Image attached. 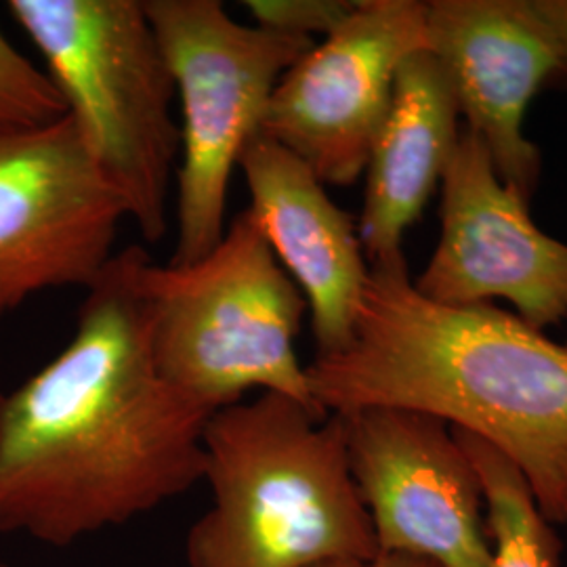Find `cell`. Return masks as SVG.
I'll use <instances>...</instances> for the list:
<instances>
[{
  "label": "cell",
  "mask_w": 567,
  "mask_h": 567,
  "mask_svg": "<svg viewBox=\"0 0 567 567\" xmlns=\"http://www.w3.org/2000/svg\"><path fill=\"white\" fill-rule=\"evenodd\" d=\"M452 435L482 486L492 543L489 567H561V540L538 507L524 473L484 440L461 429H452Z\"/></svg>",
  "instance_id": "5bb4252c"
},
{
  "label": "cell",
  "mask_w": 567,
  "mask_h": 567,
  "mask_svg": "<svg viewBox=\"0 0 567 567\" xmlns=\"http://www.w3.org/2000/svg\"><path fill=\"white\" fill-rule=\"evenodd\" d=\"M244 9L255 25L284 37H328L351 13L347 0H246Z\"/></svg>",
  "instance_id": "2e32d148"
},
{
  "label": "cell",
  "mask_w": 567,
  "mask_h": 567,
  "mask_svg": "<svg viewBox=\"0 0 567 567\" xmlns=\"http://www.w3.org/2000/svg\"><path fill=\"white\" fill-rule=\"evenodd\" d=\"M182 107L171 265L200 261L227 229L246 145L264 131L284 74L316 44L234 20L219 0H143Z\"/></svg>",
  "instance_id": "8992f818"
},
{
  "label": "cell",
  "mask_w": 567,
  "mask_h": 567,
  "mask_svg": "<svg viewBox=\"0 0 567 567\" xmlns=\"http://www.w3.org/2000/svg\"><path fill=\"white\" fill-rule=\"evenodd\" d=\"M126 204L65 114L0 137V318L30 297L89 288L112 261Z\"/></svg>",
  "instance_id": "52a82bcc"
},
{
  "label": "cell",
  "mask_w": 567,
  "mask_h": 567,
  "mask_svg": "<svg viewBox=\"0 0 567 567\" xmlns=\"http://www.w3.org/2000/svg\"><path fill=\"white\" fill-rule=\"evenodd\" d=\"M238 166L248 213L303 292L318 355L341 351L353 339L370 276L358 225L299 156L265 135L246 145Z\"/></svg>",
  "instance_id": "7c38bea8"
},
{
  "label": "cell",
  "mask_w": 567,
  "mask_h": 567,
  "mask_svg": "<svg viewBox=\"0 0 567 567\" xmlns=\"http://www.w3.org/2000/svg\"><path fill=\"white\" fill-rule=\"evenodd\" d=\"M63 116L65 105L47 72L0 30V137L41 128Z\"/></svg>",
  "instance_id": "9a60e30c"
},
{
  "label": "cell",
  "mask_w": 567,
  "mask_h": 567,
  "mask_svg": "<svg viewBox=\"0 0 567 567\" xmlns=\"http://www.w3.org/2000/svg\"><path fill=\"white\" fill-rule=\"evenodd\" d=\"M429 49L426 2L358 0L278 82L261 135L299 156L324 185L364 175L398 70Z\"/></svg>",
  "instance_id": "ba28073f"
},
{
  "label": "cell",
  "mask_w": 567,
  "mask_h": 567,
  "mask_svg": "<svg viewBox=\"0 0 567 567\" xmlns=\"http://www.w3.org/2000/svg\"><path fill=\"white\" fill-rule=\"evenodd\" d=\"M426 44L446 70L466 128L486 145L508 189L529 204L540 152L524 135V116L538 89L564 68L536 2L431 0Z\"/></svg>",
  "instance_id": "8fae6325"
},
{
  "label": "cell",
  "mask_w": 567,
  "mask_h": 567,
  "mask_svg": "<svg viewBox=\"0 0 567 567\" xmlns=\"http://www.w3.org/2000/svg\"><path fill=\"white\" fill-rule=\"evenodd\" d=\"M564 526H566V527H567V517H566V524H564ZM566 567H567V566H566Z\"/></svg>",
  "instance_id": "ffe728a7"
},
{
  "label": "cell",
  "mask_w": 567,
  "mask_h": 567,
  "mask_svg": "<svg viewBox=\"0 0 567 567\" xmlns=\"http://www.w3.org/2000/svg\"><path fill=\"white\" fill-rule=\"evenodd\" d=\"M0 567H13V566H9V564H2V561H0Z\"/></svg>",
  "instance_id": "d6986e66"
},
{
  "label": "cell",
  "mask_w": 567,
  "mask_h": 567,
  "mask_svg": "<svg viewBox=\"0 0 567 567\" xmlns=\"http://www.w3.org/2000/svg\"><path fill=\"white\" fill-rule=\"evenodd\" d=\"M145 257L143 246L116 252L68 344L0 393V534L70 547L203 482L213 412L156 368L137 282Z\"/></svg>",
  "instance_id": "6da1fadb"
},
{
  "label": "cell",
  "mask_w": 567,
  "mask_h": 567,
  "mask_svg": "<svg viewBox=\"0 0 567 567\" xmlns=\"http://www.w3.org/2000/svg\"><path fill=\"white\" fill-rule=\"evenodd\" d=\"M318 567H442L433 561H426L421 557L412 555H400V553H379L372 559L362 561H337V564H324Z\"/></svg>",
  "instance_id": "ac0fdd59"
},
{
  "label": "cell",
  "mask_w": 567,
  "mask_h": 567,
  "mask_svg": "<svg viewBox=\"0 0 567 567\" xmlns=\"http://www.w3.org/2000/svg\"><path fill=\"white\" fill-rule=\"evenodd\" d=\"M137 282L156 368L185 398L215 414L259 391L324 412L297 355L303 292L248 208L200 261L156 265L147 255Z\"/></svg>",
  "instance_id": "277c9868"
},
{
  "label": "cell",
  "mask_w": 567,
  "mask_h": 567,
  "mask_svg": "<svg viewBox=\"0 0 567 567\" xmlns=\"http://www.w3.org/2000/svg\"><path fill=\"white\" fill-rule=\"evenodd\" d=\"M326 414L395 408L501 450L550 524L567 517V349L494 305L423 297L404 255L370 265L353 339L307 365Z\"/></svg>",
  "instance_id": "7a4b0ae2"
},
{
  "label": "cell",
  "mask_w": 567,
  "mask_h": 567,
  "mask_svg": "<svg viewBox=\"0 0 567 567\" xmlns=\"http://www.w3.org/2000/svg\"><path fill=\"white\" fill-rule=\"evenodd\" d=\"M458 118L442 61L429 49L405 58L365 164L358 234L368 265L404 255L405 231L444 177L461 133Z\"/></svg>",
  "instance_id": "4fadbf2b"
},
{
  "label": "cell",
  "mask_w": 567,
  "mask_h": 567,
  "mask_svg": "<svg viewBox=\"0 0 567 567\" xmlns=\"http://www.w3.org/2000/svg\"><path fill=\"white\" fill-rule=\"evenodd\" d=\"M213 505L187 567H318L379 555L339 414L278 393L217 410L204 429Z\"/></svg>",
  "instance_id": "3957f363"
},
{
  "label": "cell",
  "mask_w": 567,
  "mask_h": 567,
  "mask_svg": "<svg viewBox=\"0 0 567 567\" xmlns=\"http://www.w3.org/2000/svg\"><path fill=\"white\" fill-rule=\"evenodd\" d=\"M442 236L416 290L444 305L505 299L543 330L567 318V244L529 219L486 145L461 128L442 177Z\"/></svg>",
  "instance_id": "30bf717a"
},
{
  "label": "cell",
  "mask_w": 567,
  "mask_h": 567,
  "mask_svg": "<svg viewBox=\"0 0 567 567\" xmlns=\"http://www.w3.org/2000/svg\"><path fill=\"white\" fill-rule=\"evenodd\" d=\"M143 243L168 231L182 156L173 74L143 0H9Z\"/></svg>",
  "instance_id": "5b68a950"
},
{
  "label": "cell",
  "mask_w": 567,
  "mask_h": 567,
  "mask_svg": "<svg viewBox=\"0 0 567 567\" xmlns=\"http://www.w3.org/2000/svg\"><path fill=\"white\" fill-rule=\"evenodd\" d=\"M566 349H567V343H566Z\"/></svg>",
  "instance_id": "44dd1931"
},
{
  "label": "cell",
  "mask_w": 567,
  "mask_h": 567,
  "mask_svg": "<svg viewBox=\"0 0 567 567\" xmlns=\"http://www.w3.org/2000/svg\"><path fill=\"white\" fill-rule=\"evenodd\" d=\"M566 84H567V81H566Z\"/></svg>",
  "instance_id": "7402d4cb"
},
{
  "label": "cell",
  "mask_w": 567,
  "mask_h": 567,
  "mask_svg": "<svg viewBox=\"0 0 567 567\" xmlns=\"http://www.w3.org/2000/svg\"><path fill=\"white\" fill-rule=\"evenodd\" d=\"M540 18L545 20L548 30L553 32L555 41L561 49L564 58V68H561V79L567 81V0H534Z\"/></svg>",
  "instance_id": "e0dca14e"
},
{
  "label": "cell",
  "mask_w": 567,
  "mask_h": 567,
  "mask_svg": "<svg viewBox=\"0 0 567 567\" xmlns=\"http://www.w3.org/2000/svg\"><path fill=\"white\" fill-rule=\"evenodd\" d=\"M341 419L379 553L442 567H489L484 494L452 429L435 416L395 408Z\"/></svg>",
  "instance_id": "9c48e42d"
}]
</instances>
